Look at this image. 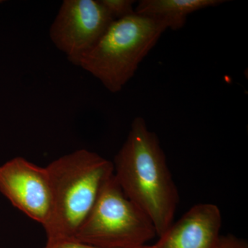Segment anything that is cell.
<instances>
[{"instance_id":"obj_1","label":"cell","mask_w":248,"mask_h":248,"mask_svg":"<svg viewBox=\"0 0 248 248\" xmlns=\"http://www.w3.org/2000/svg\"><path fill=\"white\" fill-rule=\"evenodd\" d=\"M112 163L124 193L151 219L159 236L174 222L179 195L159 138L143 117L134 119Z\"/></svg>"},{"instance_id":"obj_2","label":"cell","mask_w":248,"mask_h":248,"mask_svg":"<svg viewBox=\"0 0 248 248\" xmlns=\"http://www.w3.org/2000/svg\"><path fill=\"white\" fill-rule=\"evenodd\" d=\"M46 169L52 189L51 213L43 226L47 241L75 239L113 175V163L80 149L55 160Z\"/></svg>"},{"instance_id":"obj_3","label":"cell","mask_w":248,"mask_h":248,"mask_svg":"<svg viewBox=\"0 0 248 248\" xmlns=\"http://www.w3.org/2000/svg\"><path fill=\"white\" fill-rule=\"evenodd\" d=\"M167 29L163 21L136 13L114 20L79 66L110 92H120Z\"/></svg>"},{"instance_id":"obj_4","label":"cell","mask_w":248,"mask_h":248,"mask_svg":"<svg viewBox=\"0 0 248 248\" xmlns=\"http://www.w3.org/2000/svg\"><path fill=\"white\" fill-rule=\"evenodd\" d=\"M155 236L151 219L125 195L113 174L75 239L101 248H137Z\"/></svg>"},{"instance_id":"obj_5","label":"cell","mask_w":248,"mask_h":248,"mask_svg":"<svg viewBox=\"0 0 248 248\" xmlns=\"http://www.w3.org/2000/svg\"><path fill=\"white\" fill-rule=\"evenodd\" d=\"M113 19L98 0H64L49 30L50 40L68 61L79 66Z\"/></svg>"},{"instance_id":"obj_6","label":"cell","mask_w":248,"mask_h":248,"mask_svg":"<svg viewBox=\"0 0 248 248\" xmlns=\"http://www.w3.org/2000/svg\"><path fill=\"white\" fill-rule=\"evenodd\" d=\"M0 192L31 219L45 226L52 210V189L46 167L17 156L0 166Z\"/></svg>"},{"instance_id":"obj_7","label":"cell","mask_w":248,"mask_h":248,"mask_svg":"<svg viewBox=\"0 0 248 248\" xmlns=\"http://www.w3.org/2000/svg\"><path fill=\"white\" fill-rule=\"evenodd\" d=\"M221 210L217 205H194L160 235L155 248H217L221 235Z\"/></svg>"},{"instance_id":"obj_8","label":"cell","mask_w":248,"mask_h":248,"mask_svg":"<svg viewBox=\"0 0 248 248\" xmlns=\"http://www.w3.org/2000/svg\"><path fill=\"white\" fill-rule=\"evenodd\" d=\"M225 0H141L135 11L136 14L155 18L167 24L172 31L182 29L189 15L200 10L216 7L226 2Z\"/></svg>"},{"instance_id":"obj_9","label":"cell","mask_w":248,"mask_h":248,"mask_svg":"<svg viewBox=\"0 0 248 248\" xmlns=\"http://www.w3.org/2000/svg\"><path fill=\"white\" fill-rule=\"evenodd\" d=\"M113 20L122 19L135 14L134 0H99Z\"/></svg>"},{"instance_id":"obj_10","label":"cell","mask_w":248,"mask_h":248,"mask_svg":"<svg viewBox=\"0 0 248 248\" xmlns=\"http://www.w3.org/2000/svg\"><path fill=\"white\" fill-rule=\"evenodd\" d=\"M43 248H101L96 247L81 242L79 240L72 238V239H63L46 241L45 247Z\"/></svg>"},{"instance_id":"obj_11","label":"cell","mask_w":248,"mask_h":248,"mask_svg":"<svg viewBox=\"0 0 248 248\" xmlns=\"http://www.w3.org/2000/svg\"><path fill=\"white\" fill-rule=\"evenodd\" d=\"M217 248H248V244L246 240L234 235H221Z\"/></svg>"},{"instance_id":"obj_12","label":"cell","mask_w":248,"mask_h":248,"mask_svg":"<svg viewBox=\"0 0 248 248\" xmlns=\"http://www.w3.org/2000/svg\"><path fill=\"white\" fill-rule=\"evenodd\" d=\"M137 248H155L154 245L153 246H147V245H144V246H140V247Z\"/></svg>"},{"instance_id":"obj_13","label":"cell","mask_w":248,"mask_h":248,"mask_svg":"<svg viewBox=\"0 0 248 248\" xmlns=\"http://www.w3.org/2000/svg\"><path fill=\"white\" fill-rule=\"evenodd\" d=\"M1 2H2V1H1V0H0V4H1Z\"/></svg>"}]
</instances>
